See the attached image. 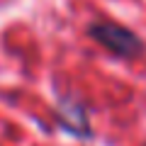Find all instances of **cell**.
Wrapping results in <instances>:
<instances>
[{"instance_id": "1", "label": "cell", "mask_w": 146, "mask_h": 146, "mask_svg": "<svg viewBox=\"0 0 146 146\" xmlns=\"http://www.w3.org/2000/svg\"><path fill=\"white\" fill-rule=\"evenodd\" d=\"M90 34H93L105 49L115 51L117 56L129 58V56H136V54L141 51L139 36L131 34L129 29H124V27H119V25H95L93 29H90Z\"/></svg>"}]
</instances>
